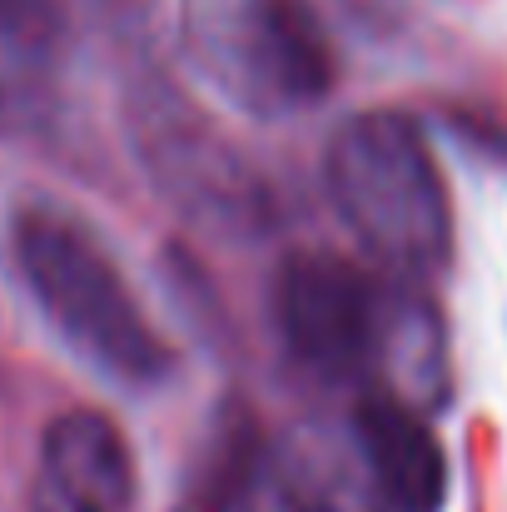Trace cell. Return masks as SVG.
Returning <instances> with one entry per match:
<instances>
[{
	"instance_id": "1",
	"label": "cell",
	"mask_w": 507,
	"mask_h": 512,
	"mask_svg": "<svg viewBox=\"0 0 507 512\" xmlns=\"http://www.w3.org/2000/svg\"><path fill=\"white\" fill-rule=\"evenodd\" d=\"M324 179L338 219L393 279H433L453 259L448 184L413 115H353L329 140Z\"/></svg>"
},
{
	"instance_id": "2",
	"label": "cell",
	"mask_w": 507,
	"mask_h": 512,
	"mask_svg": "<svg viewBox=\"0 0 507 512\" xmlns=\"http://www.w3.org/2000/svg\"><path fill=\"white\" fill-rule=\"evenodd\" d=\"M15 264L45 319L60 329V339L105 378L145 388L169 373L165 339L150 329L115 259L95 244V234L80 219L50 204L20 209Z\"/></svg>"
},
{
	"instance_id": "3",
	"label": "cell",
	"mask_w": 507,
	"mask_h": 512,
	"mask_svg": "<svg viewBox=\"0 0 507 512\" xmlns=\"http://www.w3.org/2000/svg\"><path fill=\"white\" fill-rule=\"evenodd\" d=\"M179 25L204 80L259 120L334 90V50L304 0H179Z\"/></svg>"
},
{
	"instance_id": "4",
	"label": "cell",
	"mask_w": 507,
	"mask_h": 512,
	"mask_svg": "<svg viewBox=\"0 0 507 512\" xmlns=\"http://www.w3.org/2000/svg\"><path fill=\"white\" fill-rule=\"evenodd\" d=\"M130 140L169 204L219 234H259L274 194L259 170L160 75L130 90Z\"/></svg>"
},
{
	"instance_id": "5",
	"label": "cell",
	"mask_w": 507,
	"mask_h": 512,
	"mask_svg": "<svg viewBox=\"0 0 507 512\" xmlns=\"http://www.w3.org/2000/svg\"><path fill=\"white\" fill-rule=\"evenodd\" d=\"M274 324L314 378H358L383 358L388 294L343 254L294 249L274 279Z\"/></svg>"
},
{
	"instance_id": "6",
	"label": "cell",
	"mask_w": 507,
	"mask_h": 512,
	"mask_svg": "<svg viewBox=\"0 0 507 512\" xmlns=\"http://www.w3.org/2000/svg\"><path fill=\"white\" fill-rule=\"evenodd\" d=\"M135 498V458L100 408L60 413L40 438L30 512H125Z\"/></svg>"
},
{
	"instance_id": "7",
	"label": "cell",
	"mask_w": 507,
	"mask_h": 512,
	"mask_svg": "<svg viewBox=\"0 0 507 512\" xmlns=\"http://www.w3.org/2000/svg\"><path fill=\"white\" fill-rule=\"evenodd\" d=\"M368 473L393 512H438L448 498V458L423 413L403 393H363L348 418Z\"/></svg>"
},
{
	"instance_id": "8",
	"label": "cell",
	"mask_w": 507,
	"mask_h": 512,
	"mask_svg": "<svg viewBox=\"0 0 507 512\" xmlns=\"http://www.w3.org/2000/svg\"><path fill=\"white\" fill-rule=\"evenodd\" d=\"M269 478L284 512H393L358 453L353 428L324 418L294 423L279 443H269Z\"/></svg>"
},
{
	"instance_id": "9",
	"label": "cell",
	"mask_w": 507,
	"mask_h": 512,
	"mask_svg": "<svg viewBox=\"0 0 507 512\" xmlns=\"http://www.w3.org/2000/svg\"><path fill=\"white\" fill-rule=\"evenodd\" d=\"M264 473H269V443L259 433V418L244 403H224L179 512H249Z\"/></svg>"
},
{
	"instance_id": "10",
	"label": "cell",
	"mask_w": 507,
	"mask_h": 512,
	"mask_svg": "<svg viewBox=\"0 0 507 512\" xmlns=\"http://www.w3.org/2000/svg\"><path fill=\"white\" fill-rule=\"evenodd\" d=\"M0 40L30 60L55 55L65 45V5L60 0H0Z\"/></svg>"
}]
</instances>
